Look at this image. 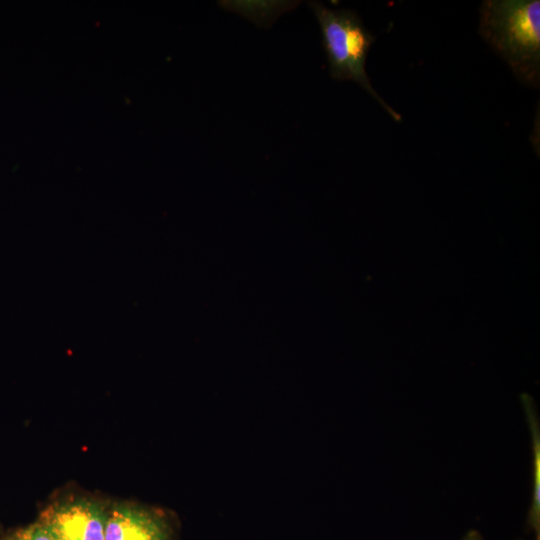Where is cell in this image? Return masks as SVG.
<instances>
[{"instance_id":"1","label":"cell","mask_w":540,"mask_h":540,"mask_svg":"<svg viewBox=\"0 0 540 540\" xmlns=\"http://www.w3.org/2000/svg\"><path fill=\"white\" fill-rule=\"evenodd\" d=\"M479 33L521 82L539 87V0L483 1Z\"/></svg>"},{"instance_id":"2","label":"cell","mask_w":540,"mask_h":540,"mask_svg":"<svg viewBox=\"0 0 540 540\" xmlns=\"http://www.w3.org/2000/svg\"><path fill=\"white\" fill-rule=\"evenodd\" d=\"M308 4L321 29L331 77L357 82L395 121H401V115L378 95L366 73L365 64L374 37L360 17L354 11L333 10L318 1Z\"/></svg>"},{"instance_id":"3","label":"cell","mask_w":540,"mask_h":540,"mask_svg":"<svg viewBox=\"0 0 540 540\" xmlns=\"http://www.w3.org/2000/svg\"><path fill=\"white\" fill-rule=\"evenodd\" d=\"M108 516L99 501L76 498L49 505L37 521L57 540H104Z\"/></svg>"},{"instance_id":"4","label":"cell","mask_w":540,"mask_h":540,"mask_svg":"<svg viewBox=\"0 0 540 540\" xmlns=\"http://www.w3.org/2000/svg\"><path fill=\"white\" fill-rule=\"evenodd\" d=\"M175 519L166 511L122 502L109 509L104 540H174Z\"/></svg>"},{"instance_id":"5","label":"cell","mask_w":540,"mask_h":540,"mask_svg":"<svg viewBox=\"0 0 540 540\" xmlns=\"http://www.w3.org/2000/svg\"><path fill=\"white\" fill-rule=\"evenodd\" d=\"M525 407L527 416L529 417L532 442H533V458H534V476H533V497L532 504L528 513L527 523L536 535H540V437L539 427L535 414L531 410V406L526 399Z\"/></svg>"},{"instance_id":"6","label":"cell","mask_w":540,"mask_h":540,"mask_svg":"<svg viewBox=\"0 0 540 540\" xmlns=\"http://www.w3.org/2000/svg\"><path fill=\"white\" fill-rule=\"evenodd\" d=\"M11 540H57L38 521L20 530Z\"/></svg>"},{"instance_id":"7","label":"cell","mask_w":540,"mask_h":540,"mask_svg":"<svg viewBox=\"0 0 540 540\" xmlns=\"http://www.w3.org/2000/svg\"><path fill=\"white\" fill-rule=\"evenodd\" d=\"M462 540H484L482 535L476 530H470Z\"/></svg>"},{"instance_id":"8","label":"cell","mask_w":540,"mask_h":540,"mask_svg":"<svg viewBox=\"0 0 540 540\" xmlns=\"http://www.w3.org/2000/svg\"><path fill=\"white\" fill-rule=\"evenodd\" d=\"M536 540H540V535L537 536Z\"/></svg>"}]
</instances>
